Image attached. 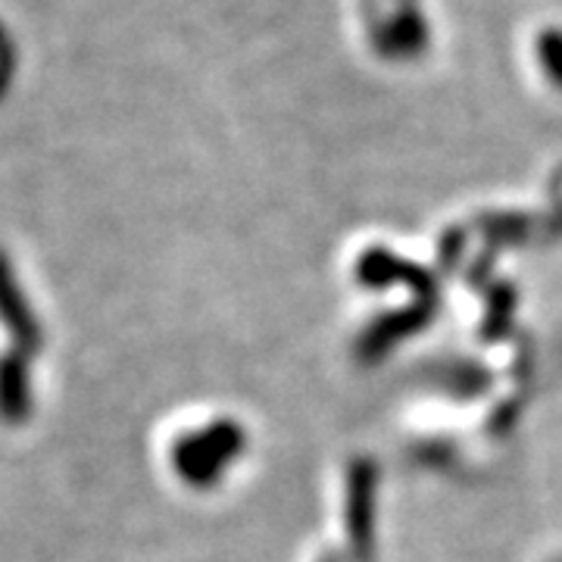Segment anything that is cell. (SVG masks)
<instances>
[{
    "label": "cell",
    "mask_w": 562,
    "mask_h": 562,
    "mask_svg": "<svg viewBox=\"0 0 562 562\" xmlns=\"http://www.w3.org/2000/svg\"><path fill=\"white\" fill-rule=\"evenodd\" d=\"M357 276L369 288H387V284H406L416 291V301L435 303V281L428 279V272H422L419 266L401 260L394 254H387L382 247L366 250L357 262Z\"/></svg>",
    "instance_id": "277c9868"
},
{
    "label": "cell",
    "mask_w": 562,
    "mask_h": 562,
    "mask_svg": "<svg viewBox=\"0 0 562 562\" xmlns=\"http://www.w3.org/2000/svg\"><path fill=\"white\" fill-rule=\"evenodd\" d=\"M322 562H338V560H331V557H328V560H322Z\"/></svg>",
    "instance_id": "52a82bcc"
},
{
    "label": "cell",
    "mask_w": 562,
    "mask_h": 562,
    "mask_svg": "<svg viewBox=\"0 0 562 562\" xmlns=\"http://www.w3.org/2000/svg\"><path fill=\"white\" fill-rule=\"evenodd\" d=\"M379 469L369 460H357L347 475V538L360 562L375 553V516H379Z\"/></svg>",
    "instance_id": "7a4b0ae2"
},
{
    "label": "cell",
    "mask_w": 562,
    "mask_h": 562,
    "mask_svg": "<svg viewBox=\"0 0 562 562\" xmlns=\"http://www.w3.org/2000/svg\"><path fill=\"white\" fill-rule=\"evenodd\" d=\"M247 431L235 419H216L181 435L172 443V469L191 487H216L225 472L241 460Z\"/></svg>",
    "instance_id": "6da1fadb"
},
{
    "label": "cell",
    "mask_w": 562,
    "mask_h": 562,
    "mask_svg": "<svg viewBox=\"0 0 562 562\" xmlns=\"http://www.w3.org/2000/svg\"><path fill=\"white\" fill-rule=\"evenodd\" d=\"M428 316H431V303H416V306H406V310H397V313H387L384 319H379L372 328L362 331L360 357L369 362L382 360L394 344L406 341L409 335L425 328Z\"/></svg>",
    "instance_id": "5b68a950"
},
{
    "label": "cell",
    "mask_w": 562,
    "mask_h": 562,
    "mask_svg": "<svg viewBox=\"0 0 562 562\" xmlns=\"http://www.w3.org/2000/svg\"><path fill=\"white\" fill-rule=\"evenodd\" d=\"M0 322L10 331L20 353L32 357L35 350H41L44 335H41L38 316L32 313V306L25 301L16 272H13L10 260L3 257V250H0Z\"/></svg>",
    "instance_id": "3957f363"
},
{
    "label": "cell",
    "mask_w": 562,
    "mask_h": 562,
    "mask_svg": "<svg viewBox=\"0 0 562 562\" xmlns=\"http://www.w3.org/2000/svg\"><path fill=\"white\" fill-rule=\"evenodd\" d=\"M32 416V375L25 353L0 357V419L20 425Z\"/></svg>",
    "instance_id": "8992f818"
}]
</instances>
